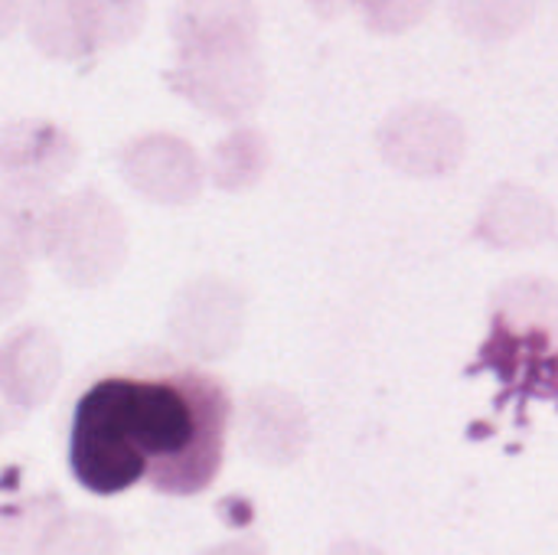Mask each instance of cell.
I'll use <instances>...</instances> for the list:
<instances>
[{
    "mask_svg": "<svg viewBox=\"0 0 558 555\" xmlns=\"http://www.w3.org/2000/svg\"><path fill=\"white\" fill-rule=\"evenodd\" d=\"M232 402L226 386L183 363L98 376L69 419V471L98 497L150 487L196 497L222 471Z\"/></svg>",
    "mask_w": 558,
    "mask_h": 555,
    "instance_id": "6da1fadb",
    "label": "cell"
}]
</instances>
